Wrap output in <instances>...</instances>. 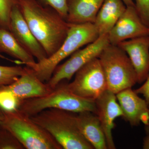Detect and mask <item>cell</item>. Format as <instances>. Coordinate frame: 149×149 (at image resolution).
<instances>
[{
    "label": "cell",
    "mask_w": 149,
    "mask_h": 149,
    "mask_svg": "<svg viewBox=\"0 0 149 149\" xmlns=\"http://www.w3.org/2000/svg\"><path fill=\"white\" fill-rule=\"evenodd\" d=\"M34 36L48 57L56 52L67 37L70 24L53 8L37 0L17 2Z\"/></svg>",
    "instance_id": "cell-1"
},
{
    "label": "cell",
    "mask_w": 149,
    "mask_h": 149,
    "mask_svg": "<svg viewBox=\"0 0 149 149\" xmlns=\"http://www.w3.org/2000/svg\"><path fill=\"white\" fill-rule=\"evenodd\" d=\"M77 113L57 109H48L31 116L63 149H93L77 125Z\"/></svg>",
    "instance_id": "cell-2"
},
{
    "label": "cell",
    "mask_w": 149,
    "mask_h": 149,
    "mask_svg": "<svg viewBox=\"0 0 149 149\" xmlns=\"http://www.w3.org/2000/svg\"><path fill=\"white\" fill-rule=\"evenodd\" d=\"M70 24L66 38L55 53L42 61L27 66L43 82L50 80L56 68L64 59L83 46L93 42L99 37L93 23Z\"/></svg>",
    "instance_id": "cell-3"
},
{
    "label": "cell",
    "mask_w": 149,
    "mask_h": 149,
    "mask_svg": "<svg viewBox=\"0 0 149 149\" xmlns=\"http://www.w3.org/2000/svg\"><path fill=\"white\" fill-rule=\"evenodd\" d=\"M0 126L11 133L24 149H63L47 130L19 110L4 111Z\"/></svg>",
    "instance_id": "cell-4"
},
{
    "label": "cell",
    "mask_w": 149,
    "mask_h": 149,
    "mask_svg": "<svg viewBox=\"0 0 149 149\" xmlns=\"http://www.w3.org/2000/svg\"><path fill=\"white\" fill-rule=\"evenodd\" d=\"M52 108L75 113L89 111L95 113L96 111L94 101L75 95L67 88L65 83L63 81L46 95L22 101L18 109L31 117L44 110Z\"/></svg>",
    "instance_id": "cell-5"
},
{
    "label": "cell",
    "mask_w": 149,
    "mask_h": 149,
    "mask_svg": "<svg viewBox=\"0 0 149 149\" xmlns=\"http://www.w3.org/2000/svg\"><path fill=\"white\" fill-rule=\"evenodd\" d=\"M98 58L108 90L116 94L138 83L137 74L129 57L118 46L109 44Z\"/></svg>",
    "instance_id": "cell-6"
},
{
    "label": "cell",
    "mask_w": 149,
    "mask_h": 149,
    "mask_svg": "<svg viewBox=\"0 0 149 149\" xmlns=\"http://www.w3.org/2000/svg\"><path fill=\"white\" fill-rule=\"evenodd\" d=\"M74 79L65 83L67 88L75 95L95 100L108 90L103 70L98 58L83 65L74 74Z\"/></svg>",
    "instance_id": "cell-7"
},
{
    "label": "cell",
    "mask_w": 149,
    "mask_h": 149,
    "mask_svg": "<svg viewBox=\"0 0 149 149\" xmlns=\"http://www.w3.org/2000/svg\"><path fill=\"white\" fill-rule=\"evenodd\" d=\"M109 44L108 34L99 36L95 41L88 44L85 48L79 49L73 53L64 63L58 65L47 83L54 89L61 82L71 80L83 65L93 59L98 58Z\"/></svg>",
    "instance_id": "cell-8"
},
{
    "label": "cell",
    "mask_w": 149,
    "mask_h": 149,
    "mask_svg": "<svg viewBox=\"0 0 149 149\" xmlns=\"http://www.w3.org/2000/svg\"><path fill=\"white\" fill-rule=\"evenodd\" d=\"M147 36H149V28L141 20L135 6H126L108 38L110 44L117 46L125 40Z\"/></svg>",
    "instance_id": "cell-9"
},
{
    "label": "cell",
    "mask_w": 149,
    "mask_h": 149,
    "mask_svg": "<svg viewBox=\"0 0 149 149\" xmlns=\"http://www.w3.org/2000/svg\"><path fill=\"white\" fill-rule=\"evenodd\" d=\"M9 30L19 44L37 61L48 57L42 46L36 39L27 24L17 3L13 6L10 15Z\"/></svg>",
    "instance_id": "cell-10"
},
{
    "label": "cell",
    "mask_w": 149,
    "mask_h": 149,
    "mask_svg": "<svg viewBox=\"0 0 149 149\" xmlns=\"http://www.w3.org/2000/svg\"><path fill=\"white\" fill-rule=\"evenodd\" d=\"M95 113L98 118L103 130L108 149L116 148L112 136L114 120L123 116L121 108L118 102L116 95L107 90L95 101Z\"/></svg>",
    "instance_id": "cell-11"
},
{
    "label": "cell",
    "mask_w": 149,
    "mask_h": 149,
    "mask_svg": "<svg viewBox=\"0 0 149 149\" xmlns=\"http://www.w3.org/2000/svg\"><path fill=\"white\" fill-rule=\"evenodd\" d=\"M1 88L11 91L19 101L46 95L54 89L47 83L41 81L34 71L28 67L13 83Z\"/></svg>",
    "instance_id": "cell-12"
},
{
    "label": "cell",
    "mask_w": 149,
    "mask_h": 149,
    "mask_svg": "<svg viewBox=\"0 0 149 149\" xmlns=\"http://www.w3.org/2000/svg\"><path fill=\"white\" fill-rule=\"evenodd\" d=\"M122 110L123 118L132 126L147 124L149 119L148 104L144 99L132 90L127 88L116 94Z\"/></svg>",
    "instance_id": "cell-13"
},
{
    "label": "cell",
    "mask_w": 149,
    "mask_h": 149,
    "mask_svg": "<svg viewBox=\"0 0 149 149\" xmlns=\"http://www.w3.org/2000/svg\"><path fill=\"white\" fill-rule=\"evenodd\" d=\"M117 46L129 57L137 74L138 83H143L149 73V36L125 40Z\"/></svg>",
    "instance_id": "cell-14"
},
{
    "label": "cell",
    "mask_w": 149,
    "mask_h": 149,
    "mask_svg": "<svg viewBox=\"0 0 149 149\" xmlns=\"http://www.w3.org/2000/svg\"><path fill=\"white\" fill-rule=\"evenodd\" d=\"M76 118L79 129L93 148L107 149L104 133L97 115L85 111L77 113Z\"/></svg>",
    "instance_id": "cell-15"
},
{
    "label": "cell",
    "mask_w": 149,
    "mask_h": 149,
    "mask_svg": "<svg viewBox=\"0 0 149 149\" xmlns=\"http://www.w3.org/2000/svg\"><path fill=\"white\" fill-rule=\"evenodd\" d=\"M105 0H68L66 21L70 24L94 23Z\"/></svg>",
    "instance_id": "cell-16"
},
{
    "label": "cell",
    "mask_w": 149,
    "mask_h": 149,
    "mask_svg": "<svg viewBox=\"0 0 149 149\" xmlns=\"http://www.w3.org/2000/svg\"><path fill=\"white\" fill-rule=\"evenodd\" d=\"M126 8L122 0H105L93 23L99 36L109 34Z\"/></svg>",
    "instance_id": "cell-17"
},
{
    "label": "cell",
    "mask_w": 149,
    "mask_h": 149,
    "mask_svg": "<svg viewBox=\"0 0 149 149\" xmlns=\"http://www.w3.org/2000/svg\"><path fill=\"white\" fill-rule=\"evenodd\" d=\"M5 53L27 65L35 63L34 57L19 44L8 29L0 27V53Z\"/></svg>",
    "instance_id": "cell-18"
},
{
    "label": "cell",
    "mask_w": 149,
    "mask_h": 149,
    "mask_svg": "<svg viewBox=\"0 0 149 149\" xmlns=\"http://www.w3.org/2000/svg\"><path fill=\"white\" fill-rule=\"evenodd\" d=\"M24 70V68L20 66L0 65V89L14 82Z\"/></svg>",
    "instance_id": "cell-19"
},
{
    "label": "cell",
    "mask_w": 149,
    "mask_h": 149,
    "mask_svg": "<svg viewBox=\"0 0 149 149\" xmlns=\"http://www.w3.org/2000/svg\"><path fill=\"white\" fill-rule=\"evenodd\" d=\"M20 101L11 91L0 89V107L5 111L10 112L18 109Z\"/></svg>",
    "instance_id": "cell-20"
},
{
    "label": "cell",
    "mask_w": 149,
    "mask_h": 149,
    "mask_svg": "<svg viewBox=\"0 0 149 149\" xmlns=\"http://www.w3.org/2000/svg\"><path fill=\"white\" fill-rule=\"evenodd\" d=\"M23 146L8 130L0 126V149H23Z\"/></svg>",
    "instance_id": "cell-21"
},
{
    "label": "cell",
    "mask_w": 149,
    "mask_h": 149,
    "mask_svg": "<svg viewBox=\"0 0 149 149\" xmlns=\"http://www.w3.org/2000/svg\"><path fill=\"white\" fill-rule=\"evenodd\" d=\"M16 3L15 0H0V27L9 30L11 11Z\"/></svg>",
    "instance_id": "cell-22"
},
{
    "label": "cell",
    "mask_w": 149,
    "mask_h": 149,
    "mask_svg": "<svg viewBox=\"0 0 149 149\" xmlns=\"http://www.w3.org/2000/svg\"><path fill=\"white\" fill-rule=\"evenodd\" d=\"M44 6L53 8L66 20L68 15V0H37Z\"/></svg>",
    "instance_id": "cell-23"
},
{
    "label": "cell",
    "mask_w": 149,
    "mask_h": 149,
    "mask_svg": "<svg viewBox=\"0 0 149 149\" xmlns=\"http://www.w3.org/2000/svg\"><path fill=\"white\" fill-rule=\"evenodd\" d=\"M135 8L141 20L149 28V0H136Z\"/></svg>",
    "instance_id": "cell-24"
},
{
    "label": "cell",
    "mask_w": 149,
    "mask_h": 149,
    "mask_svg": "<svg viewBox=\"0 0 149 149\" xmlns=\"http://www.w3.org/2000/svg\"><path fill=\"white\" fill-rule=\"evenodd\" d=\"M141 87L134 90L138 95H142L143 96L147 104H149V73L146 79Z\"/></svg>",
    "instance_id": "cell-25"
},
{
    "label": "cell",
    "mask_w": 149,
    "mask_h": 149,
    "mask_svg": "<svg viewBox=\"0 0 149 149\" xmlns=\"http://www.w3.org/2000/svg\"><path fill=\"white\" fill-rule=\"evenodd\" d=\"M143 149H149V134H146L143 139Z\"/></svg>",
    "instance_id": "cell-26"
},
{
    "label": "cell",
    "mask_w": 149,
    "mask_h": 149,
    "mask_svg": "<svg viewBox=\"0 0 149 149\" xmlns=\"http://www.w3.org/2000/svg\"><path fill=\"white\" fill-rule=\"evenodd\" d=\"M126 6H135V3L133 0H122Z\"/></svg>",
    "instance_id": "cell-27"
},
{
    "label": "cell",
    "mask_w": 149,
    "mask_h": 149,
    "mask_svg": "<svg viewBox=\"0 0 149 149\" xmlns=\"http://www.w3.org/2000/svg\"><path fill=\"white\" fill-rule=\"evenodd\" d=\"M149 107V119L147 122V124L145 125V130L146 132V134H149V104L148 105Z\"/></svg>",
    "instance_id": "cell-28"
},
{
    "label": "cell",
    "mask_w": 149,
    "mask_h": 149,
    "mask_svg": "<svg viewBox=\"0 0 149 149\" xmlns=\"http://www.w3.org/2000/svg\"><path fill=\"white\" fill-rule=\"evenodd\" d=\"M4 116V111L3 110L1 107H0V121L3 119Z\"/></svg>",
    "instance_id": "cell-29"
},
{
    "label": "cell",
    "mask_w": 149,
    "mask_h": 149,
    "mask_svg": "<svg viewBox=\"0 0 149 149\" xmlns=\"http://www.w3.org/2000/svg\"><path fill=\"white\" fill-rule=\"evenodd\" d=\"M15 1L16 2H17L18 1H22V0H15Z\"/></svg>",
    "instance_id": "cell-30"
}]
</instances>
